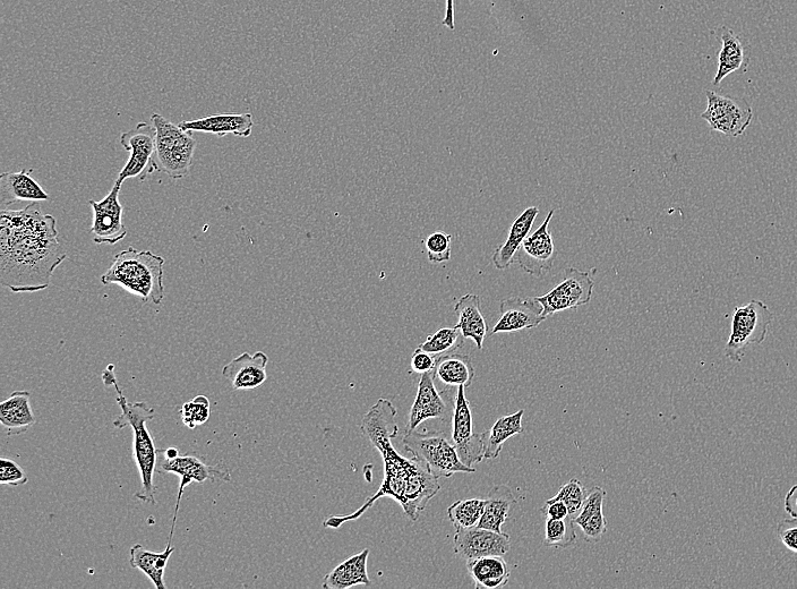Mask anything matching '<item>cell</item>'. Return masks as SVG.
Instances as JSON below:
<instances>
[{
  "label": "cell",
  "mask_w": 797,
  "mask_h": 589,
  "mask_svg": "<svg viewBox=\"0 0 797 589\" xmlns=\"http://www.w3.org/2000/svg\"><path fill=\"white\" fill-rule=\"evenodd\" d=\"M435 364L436 357L418 347L414 352L413 357H411L410 369L411 371L422 375L427 372H432L434 370Z\"/></svg>",
  "instance_id": "cell-41"
},
{
  "label": "cell",
  "mask_w": 797,
  "mask_h": 589,
  "mask_svg": "<svg viewBox=\"0 0 797 589\" xmlns=\"http://www.w3.org/2000/svg\"><path fill=\"white\" fill-rule=\"evenodd\" d=\"M165 262L161 255L130 246L115 255L113 263L101 276V283L122 287L143 303L160 305L165 297Z\"/></svg>",
  "instance_id": "cell-3"
},
{
  "label": "cell",
  "mask_w": 797,
  "mask_h": 589,
  "mask_svg": "<svg viewBox=\"0 0 797 589\" xmlns=\"http://www.w3.org/2000/svg\"><path fill=\"white\" fill-rule=\"evenodd\" d=\"M368 557H370V550L365 549L342 562L324 577L322 587L325 589H347L359 585L371 586L372 582L367 573Z\"/></svg>",
  "instance_id": "cell-27"
},
{
  "label": "cell",
  "mask_w": 797,
  "mask_h": 589,
  "mask_svg": "<svg viewBox=\"0 0 797 589\" xmlns=\"http://www.w3.org/2000/svg\"><path fill=\"white\" fill-rule=\"evenodd\" d=\"M508 534L497 533L481 527L457 529L453 540V551L464 560L484 557H504L510 551Z\"/></svg>",
  "instance_id": "cell-16"
},
{
  "label": "cell",
  "mask_w": 797,
  "mask_h": 589,
  "mask_svg": "<svg viewBox=\"0 0 797 589\" xmlns=\"http://www.w3.org/2000/svg\"><path fill=\"white\" fill-rule=\"evenodd\" d=\"M777 533L785 548L797 553V518L782 520L778 524Z\"/></svg>",
  "instance_id": "cell-40"
},
{
  "label": "cell",
  "mask_w": 797,
  "mask_h": 589,
  "mask_svg": "<svg viewBox=\"0 0 797 589\" xmlns=\"http://www.w3.org/2000/svg\"><path fill=\"white\" fill-rule=\"evenodd\" d=\"M465 387H459L452 416V442L461 462L468 467L482 463L484 458L483 433L474 432L473 414Z\"/></svg>",
  "instance_id": "cell-13"
},
{
  "label": "cell",
  "mask_w": 797,
  "mask_h": 589,
  "mask_svg": "<svg viewBox=\"0 0 797 589\" xmlns=\"http://www.w3.org/2000/svg\"><path fill=\"white\" fill-rule=\"evenodd\" d=\"M524 414V409H520L512 415L502 416L494 423L491 430L483 432L484 458L486 460L499 457L504 443L524 432V428H522Z\"/></svg>",
  "instance_id": "cell-32"
},
{
  "label": "cell",
  "mask_w": 797,
  "mask_h": 589,
  "mask_svg": "<svg viewBox=\"0 0 797 589\" xmlns=\"http://www.w3.org/2000/svg\"><path fill=\"white\" fill-rule=\"evenodd\" d=\"M486 508L477 527L503 533L502 527L507 523L510 511L517 505V499L508 485H495L487 495Z\"/></svg>",
  "instance_id": "cell-31"
},
{
  "label": "cell",
  "mask_w": 797,
  "mask_h": 589,
  "mask_svg": "<svg viewBox=\"0 0 797 589\" xmlns=\"http://www.w3.org/2000/svg\"><path fill=\"white\" fill-rule=\"evenodd\" d=\"M464 340L465 337L462 336L458 328H442L434 332L433 335L428 336L426 341L419 345V348L435 357H439L458 352L464 345Z\"/></svg>",
  "instance_id": "cell-35"
},
{
  "label": "cell",
  "mask_w": 797,
  "mask_h": 589,
  "mask_svg": "<svg viewBox=\"0 0 797 589\" xmlns=\"http://www.w3.org/2000/svg\"><path fill=\"white\" fill-rule=\"evenodd\" d=\"M433 377L440 383V391L469 388L475 379L473 361L469 355L458 352L441 355L436 357Z\"/></svg>",
  "instance_id": "cell-21"
},
{
  "label": "cell",
  "mask_w": 797,
  "mask_h": 589,
  "mask_svg": "<svg viewBox=\"0 0 797 589\" xmlns=\"http://www.w3.org/2000/svg\"><path fill=\"white\" fill-rule=\"evenodd\" d=\"M458 390L440 391L435 386L433 371L421 375L417 395L410 409L406 433L415 431L427 420L452 421Z\"/></svg>",
  "instance_id": "cell-8"
},
{
  "label": "cell",
  "mask_w": 797,
  "mask_h": 589,
  "mask_svg": "<svg viewBox=\"0 0 797 589\" xmlns=\"http://www.w3.org/2000/svg\"><path fill=\"white\" fill-rule=\"evenodd\" d=\"M50 195L37 179L31 176V170L23 169L17 173H4L0 176V202L2 210L17 202L48 201Z\"/></svg>",
  "instance_id": "cell-20"
},
{
  "label": "cell",
  "mask_w": 797,
  "mask_h": 589,
  "mask_svg": "<svg viewBox=\"0 0 797 589\" xmlns=\"http://www.w3.org/2000/svg\"><path fill=\"white\" fill-rule=\"evenodd\" d=\"M397 414V409L391 401L381 398L364 415L361 429L364 437L370 441L372 446L381 440L398 437Z\"/></svg>",
  "instance_id": "cell-24"
},
{
  "label": "cell",
  "mask_w": 797,
  "mask_h": 589,
  "mask_svg": "<svg viewBox=\"0 0 797 589\" xmlns=\"http://www.w3.org/2000/svg\"><path fill=\"white\" fill-rule=\"evenodd\" d=\"M784 505L787 514L797 518V484L787 492Z\"/></svg>",
  "instance_id": "cell-43"
},
{
  "label": "cell",
  "mask_w": 797,
  "mask_h": 589,
  "mask_svg": "<svg viewBox=\"0 0 797 589\" xmlns=\"http://www.w3.org/2000/svg\"><path fill=\"white\" fill-rule=\"evenodd\" d=\"M707 109L701 114L714 131L739 138L752 123L753 110L747 100L706 91Z\"/></svg>",
  "instance_id": "cell-10"
},
{
  "label": "cell",
  "mask_w": 797,
  "mask_h": 589,
  "mask_svg": "<svg viewBox=\"0 0 797 589\" xmlns=\"http://www.w3.org/2000/svg\"><path fill=\"white\" fill-rule=\"evenodd\" d=\"M542 512L546 518L565 519L571 517L567 505L563 501L553 498L546 501Z\"/></svg>",
  "instance_id": "cell-42"
},
{
  "label": "cell",
  "mask_w": 797,
  "mask_h": 589,
  "mask_svg": "<svg viewBox=\"0 0 797 589\" xmlns=\"http://www.w3.org/2000/svg\"><path fill=\"white\" fill-rule=\"evenodd\" d=\"M500 312L501 318L495 324L492 335L537 328L546 320L543 306L536 298L510 297L501 302Z\"/></svg>",
  "instance_id": "cell-17"
},
{
  "label": "cell",
  "mask_w": 797,
  "mask_h": 589,
  "mask_svg": "<svg viewBox=\"0 0 797 589\" xmlns=\"http://www.w3.org/2000/svg\"><path fill=\"white\" fill-rule=\"evenodd\" d=\"M773 320L774 313L764 302L752 300L747 305L736 307L731 336L725 347L728 360L739 363L751 345L764 343Z\"/></svg>",
  "instance_id": "cell-7"
},
{
  "label": "cell",
  "mask_w": 797,
  "mask_h": 589,
  "mask_svg": "<svg viewBox=\"0 0 797 589\" xmlns=\"http://www.w3.org/2000/svg\"><path fill=\"white\" fill-rule=\"evenodd\" d=\"M123 182L117 179L113 189L101 201L91 200L93 210V223L91 233L93 242L99 245H115L126 237L127 228L124 225V208L119 202Z\"/></svg>",
  "instance_id": "cell-14"
},
{
  "label": "cell",
  "mask_w": 797,
  "mask_h": 589,
  "mask_svg": "<svg viewBox=\"0 0 797 589\" xmlns=\"http://www.w3.org/2000/svg\"><path fill=\"white\" fill-rule=\"evenodd\" d=\"M157 473L159 474H175L181 477L179 482L177 502L174 512L173 528L169 535L168 542L173 540L175 528L177 523V516L179 507L183 498L186 486L196 483H204L210 481L216 483L218 481L230 482L231 476L228 469L221 466H210L204 464L202 460L194 456H178L174 459H167L158 451Z\"/></svg>",
  "instance_id": "cell-9"
},
{
  "label": "cell",
  "mask_w": 797,
  "mask_h": 589,
  "mask_svg": "<svg viewBox=\"0 0 797 589\" xmlns=\"http://www.w3.org/2000/svg\"><path fill=\"white\" fill-rule=\"evenodd\" d=\"M404 448L414 458L421 460L437 480L450 478L457 473H475L476 469L461 462L456 447L439 431L405 433Z\"/></svg>",
  "instance_id": "cell-6"
},
{
  "label": "cell",
  "mask_w": 797,
  "mask_h": 589,
  "mask_svg": "<svg viewBox=\"0 0 797 589\" xmlns=\"http://www.w3.org/2000/svg\"><path fill=\"white\" fill-rule=\"evenodd\" d=\"M717 38L721 41L722 49L718 55V68L713 80L714 85L721 84L728 75L742 70L748 65L743 42L730 28L722 27L717 31Z\"/></svg>",
  "instance_id": "cell-28"
},
{
  "label": "cell",
  "mask_w": 797,
  "mask_h": 589,
  "mask_svg": "<svg viewBox=\"0 0 797 589\" xmlns=\"http://www.w3.org/2000/svg\"><path fill=\"white\" fill-rule=\"evenodd\" d=\"M442 24L445 28H448L451 31L456 29V19H454V0H447V6H445V15Z\"/></svg>",
  "instance_id": "cell-44"
},
{
  "label": "cell",
  "mask_w": 797,
  "mask_h": 589,
  "mask_svg": "<svg viewBox=\"0 0 797 589\" xmlns=\"http://www.w3.org/2000/svg\"><path fill=\"white\" fill-rule=\"evenodd\" d=\"M188 132L209 133L224 138L228 134L248 138L253 132L252 114H219L178 124Z\"/></svg>",
  "instance_id": "cell-19"
},
{
  "label": "cell",
  "mask_w": 797,
  "mask_h": 589,
  "mask_svg": "<svg viewBox=\"0 0 797 589\" xmlns=\"http://www.w3.org/2000/svg\"><path fill=\"white\" fill-rule=\"evenodd\" d=\"M210 401L205 396H197L185 403L181 409L182 421L188 429L194 430L209 421Z\"/></svg>",
  "instance_id": "cell-37"
},
{
  "label": "cell",
  "mask_w": 797,
  "mask_h": 589,
  "mask_svg": "<svg viewBox=\"0 0 797 589\" xmlns=\"http://www.w3.org/2000/svg\"><path fill=\"white\" fill-rule=\"evenodd\" d=\"M373 448L380 452L384 463V477L380 489L354 514L331 516L323 523L324 527L337 529L348 522H354L361 518L377 500L384 497L396 500L407 517L416 522L428 502L440 492L439 480L428 471L426 465L414 457L408 459L399 455L392 446V439L376 442Z\"/></svg>",
  "instance_id": "cell-2"
},
{
  "label": "cell",
  "mask_w": 797,
  "mask_h": 589,
  "mask_svg": "<svg viewBox=\"0 0 797 589\" xmlns=\"http://www.w3.org/2000/svg\"><path fill=\"white\" fill-rule=\"evenodd\" d=\"M28 476L14 460L0 459V483L3 485L21 486L28 483Z\"/></svg>",
  "instance_id": "cell-39"
},
{
  "label": "cell",
  "mask_w": 797,
  "mask_h": 589,
  "mask_svg": "<svg viewBox=\"0 0 797 589\" xmlns=\"http://www.w3.org/2000/svg\"><path fill=\"white\" fill-rule=\"evenodd\" d=\"M554 212V210L548 212L544 223L533 234L528 235L516 255V261L520 268L537 278L550 271L556 259L555 246L550 232V223Z\"/></svg>",
  "instance_id": "cell-15"
},
{
  "label": "cell",
  "mask_w": 797,
  "mask_h": 589,
  "mask_svg": "<svg viewBox=\"0 0 797 589\" xmlns=\"http://www.w3.org/2000/svg\"><path fill=\"white\" fill-rule=\"evenodd\" d=\"M67 254L58 242L57 221L37 202L0 213V284L12 293L47 289Z\"/></svg>",
  "instance_id": "cell-1"
},
{
  "label": "cell",
  "mask_w": 797,
  "mask_h": 589,
  "mask_svg": "<svg viewBox=\"0 0 797 589\" xmlns=\"http://www.w3.org/2000/svg\"><path fill=\"white\" fill-rule=\"evenodd\" d=\"M606 491L599 486L591 490L579 515L574 518L576 526L581 528L586 541L590 543L601 542L607 532V520L604 516V501Z\"/></svg>",
  "instance_id": "cell-26"
},
{
  "label": "cell",
  "mask_w": 797,
  "mask_h": 589,
  "mask_svg": "<svg viewBox=\"0 0 797 589\" xmlns=\"http://www.w3.org/2000/svg\"><path fill=\"white\" fill-rule=\"evenodd\" d=\"M539 215L537 207L527 208L513 221L508 238L495 250L492 262L497 270H508Z\"/></svg>",
  "instance_id": "cell-23"
},
{
  "label": "cell",
  "mask_w": 797,
  "mask_h": 589,
  "mask_svg": "<svg viewBox=\"0 0 797 589\" xmlns=\"http://www.w3.org/2000/svg\"><path fill=\"white\" fill-rule=\"evenodd\" d=\"M30 399V392L15 391L0 404V423L8 437L28 432L37 423Z\"/></svg>",
  "instance_id": "cell-22"
},
{
  "label": "cell",
  "mask_w": 797,
  "mask_h": 589,
  "mask_svg": "<svg viewBox=\"0 0 797 589\" xmlns=\"http://www.w3.org/2000/svg\"><path fill=\"white\" fill-rule=\"evenodd\" d=\"M427 259L432 264H440L451 260L452 236L444 232H435L425 239Z\"/></svg>",
  "instance_id": "cell-38"
},
{
  "label": "cell",
  "mask_w": 797,
  "mask_h": 589,
  "mask_svg": "<svg viewBox=\"0 0 797 589\" xmlns=\"http://www.w3.org/2000/svg\"><path fill=\"white\" fill-rule=\"evenodd\" d=\"M111 386L116 389V401L122 409V414L116 418L114 426L118 430L130 426L133 431V456L141 477V490L136 492L134 497L150 505H157V486L154 485L153 476L157 473L158 449L154 446V440L147 426L148 422L153 420L156 411L144 401L130 403L119 387L117 379Z\"/></svg>",
  "instance_id": "cell-4"
},
{
  "label": "cell",
  "mask_w": 797,
  "mask_h": 589,
  "mask_svg": "<svg viewBox=\"0 0 797 589\" xmlns=\"http://www.w3.org/2000/svg\"><path fill=\"white\" fill-rule=\"evenodd\" d=\"M151 121L157 131L154 153L157 172L175 181L186 177L190 174L197 145L193 132L183 130L159 114H153Z\"/></svg>",
  "instance_id": "cell-5"
},
{
  "label": "cell",
  "mask_w": 797,
  "mask_h": 589,
  "mask_svg": "<svg viewBox=\"0 0 797 589\" xmlns=\"http://www.w3.org/2000/svg\"><path fill=\"white\" fill-rule=\"evenodd\" d=\"M174 552L175 548L171 542H168L166 550L162 552H152L141 544H135L131 549V567L142 571L151 580L154 587L167 589L165 573L168 561Z\"/></svg>",
  "instance_id": "cell-29"
},
{
  "label": "cell",
  "mask_w": 797,
  "mask_h": 589,
  "mask_svg": "<svg viewBox=\"0 0 797 589\" xmlns=\"http://www.w3.org/2000/svg\"><path fill=\"white\" fill-rule=\"evenodd\" d=\"M595 281L590 272L568 268L559 285L544 296L536 297L543 306V317H553L554 314L576 307L587 305L594 294Z\"/></svg>",
  "instance_id": "cell-11"
},
{
  "label": "cell",
  "mask_w": 797,
  "mask_h": 589,
  "mask_svg": "<svg viewBox=\"0 0 797 589\" xmlns=\"http://www.w3.org/2000/svg\"><path fill=\"white\" fill-rule=\"evenodd\" d=\"M588 492L577 478H572L567 484L562 486L559 493L553 497L555 500H560L567 505L570 516L574 519L579 515L584 503L587 499Z\"/></svg>",
  "instance_id": "cell-36"
},
{
  "label": "cell",
  "mask_w": 797,
  "mask_h": 589,
  "mask_svg": "<svg viewBox=\"0 0 797 589\" xmlns=\"http://www.w3.org/2000/svg\"><path fill=\"white\" fill-rule=\"evenodd\" d=\"M268 363L269 357L263 352L243 353L224 366L222 375L234 390H254L268 380Z\"/></svg>",
  "instance_id": "cell-18"
},
{
  "label": "cell",
  "mask_w": 797,
  "mask_h": 589,
  "mask_svg": "<svg viewBox=\"0 0 797 589\" xmlns=\"http://www.w3.org/2000/svg\"><path fill=\"white\" fill-rule=\"evenodd\" d=\"M467 569L477 589L502 588L511 576L508 563L497 556L467 560Z\"/></svg>",
  "instance_id": "cell-30"
},
{
  "label": "cell",
  "mask_w": 797,
  "mask_h": 589,
  "mask_svg": "<svg viewBox=\"0 0 797 589\" xmlns=\"http://www.w3.org/2000/svg\"><path fill=\"white\" fill-rule=\"evenodd\" d=\"M458 315L456 328L461 331L465 339L474 340L479 351L483 349L488 326L482 313L481 297L475 294L462 296L454 306Z\"/></svg>",
  "instance_id": "cell-25"
},
{
  "label": "cell",
  "mask_w": 797,
  "mask_h": 589,
  "mask_svg": "<svg viewBox=\"0 0 797 589\" xmlns=\"http://www.w3.org/2000/svg\"><path fill=\"white\" fill-rule=\"evenodd\" d=\"M156 127L148 123L137 124L133 130L122 134V147L131 153L130 159L119 173L117 179L126 181L128 178H137L145 181L151 174L157 172L154 153H156Z\"/></svg>",
  "instance_id": "cell-12"
},
{
  "label": "cell",
  "mask_w": 797,
  "mask_h": 589,
  "mask_svg": "<svg viewBox=\"0 0 797 589\" xmlns=\"http://www.w3.org/2000/svg\"><path fill=\"white\" fill-rule=\"evenodd\" d=\"M577 540L576 523L572 517L546 518L544 544L547 548L568 549L576 544Z\"/></svg>",
  "instance_id": "cell-34"
},
{
  "label": "cell",
  "mask_w": 797,
  "mask_h": 589,
  "mask_svg": "<svg viewBox=\"0 0 797 589\" xmlns=\"http://www.w3.org/2000/svg\"><path fill=\"white\" fill-rule=\"evenodd\" d=\"M486 499H462L448 508V517L453 527L468 529L478 526L486 508Z\"/></svg>",
  "instance_id": "cell-33"
}]
</instances>
